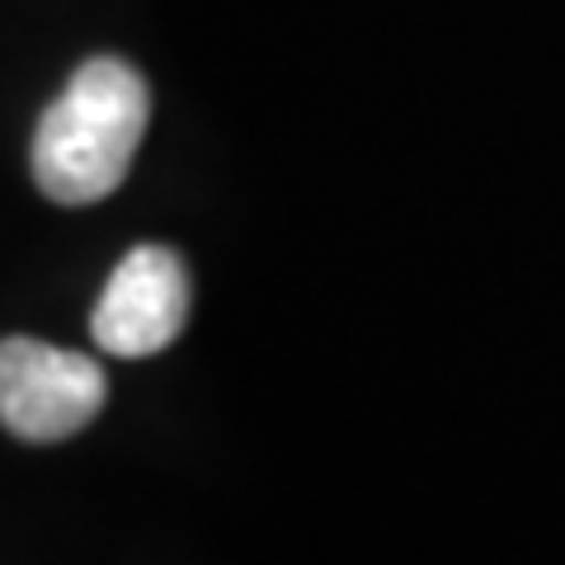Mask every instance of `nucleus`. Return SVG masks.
<instances>
[{
	"label": "nucleus",
	"mask_w": 565,
	"mask_h": 565,
	"mask_svg": "<svg viewBox=\"0 0 565 565\" xmlns=\"http://www.w3.org/2000/svg\"><path fill=\"white\" fill-rule=\"evenodd\" d=\"M147 118V81L118 57H90L39 118L29 151L33 184L62 207L109 199L128 180Z\"/></svg>",
	"instance_id": "f257e3e1"
},
{
	"label": "nucleus",
	"mask_w": 565,
	"mask_h": 565,
	"mask_svg": "<svg viewBox=\"0 0 565 565\" xmlns=\"http://www.w3.org/2000/svg\"><path fill=\"white\" fill-rule=\"evenodd\" d=\"M104 367L29 334L0 344V419L24 444H62L104 411Z\"/></svg>",
	"instance_id": "f03ea898"
},
{
	"label": "nucleus",
	"mask_w": 565,
	"mask_h": 565,
	"mask_svg": "<svg viewBox=\"0 0 565 565\" xmlns=\"http://www.w3.org/2000/svg\"><path fill=\"white\" fill-rule=\"evenodd\" d=\"M189 321V269L166 245H132L104 282L90 334L114 359H151L180 340Z\"/></svg>",
	"instance_id": "7ed1b4c3"
}]
</instances>
